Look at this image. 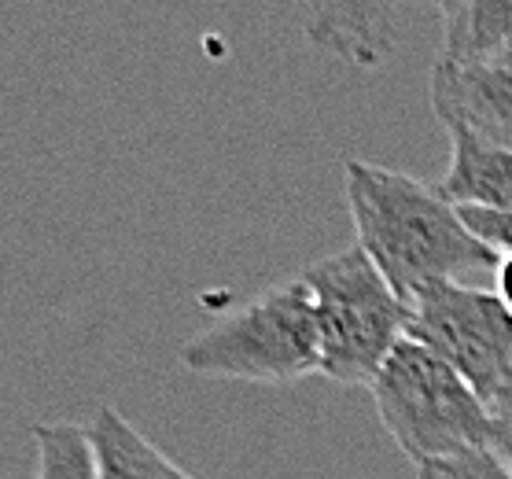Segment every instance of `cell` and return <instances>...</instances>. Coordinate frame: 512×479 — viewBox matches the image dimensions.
Segmentation results:
<instances>
[{"label":"cell","mask_w":512,"mask_h":479,"mask_svg":"<svg viewBox=\"0 0 512 479\" xmlns=\"http://www.w3.org/2000/svg\"><path fill=\"white\" fill-rule=\"evenodd\" d=\"M494 450H498L512 468V406H494Z\"/></svg>","instance_id":"obj_14"},{"label":"cell","mask_w":512,"mask_h":479,"mask_svg":"<svg viewBox=\"0 0 512 479\" xmlns=\"http://www.w3.org/2000/svg\"><path fill=\"white\" fill-rule=\"evenodd\" d=\"M443 59L512 63V0H457L443 12Z\"/></svg>","instance_id":"obj_10"},{"label":"cell","mask_w":512,"mask_h":479,"mask_svg":"<svg viewBox=\"0 0 512 479\" xmlns=\"http://www.w3.org/2000/svg\"><path fill=\"white\" fill-rule=\"evenodd\" d=\"M343 185L358 247L373 258L402 303L413 306V299L435 284L483 288L487 277H498L501 258L468 233L439 188L365 159H347Z\"/></svg>","instance_id":"obj_1"},{"label":"cell","mask_w":512,"mask_h":479,"mask_svg":"<svg viewBox=\"0 0 512 479\" xmlns=\"http://www.w3.org/2000/svg\"><path fill=\"white\" fill-rule=\"evenodd\" d=\"M450 166L439 192L454 207H512V144L450 133Z\"/></svg>","instance_id":"obj_8"},{"label":"cell","mask_w":512,"mask_h":479,"mask_svg":"<svg viewBox=\"0 0 512 479\" xmlns=\"http://www.w3.org/2000/svg\"><path fill=\"white\" fill-rule=\"evenodd\" d=\"M181 365L196 376L247 384H295L321 373V332L306 281L291 277L218 317L181 347Z\"/></svg>","instance_id":"obj_3"},{"label":"cell","mask_w":512,"mask_h":479,"mask_svg":"<svg viewBox=\"0 0 512 479\" xmlns=\"http://www.w3.org/2000/svg\"><path fill=\"white\" fill-rule=\"evenodd\" d=\"M37 479H100L89 424H37Z\"/></svg>","instance_id":"obj_11"},{"label":"cell","mask_w":512,"mask_h":479,"mask_svg":"<svg viewBox=\"0 0 512 479\" xmlns=\"http://www.w3.org/2000/svg\"><path fill=\"white\" fill-rule=\"evenodd\" d=\"M417 479H512V468L494 446H479V450H468V454L420 465Z\"/></svg>","instance_id":"obj_12"},{"label":"cell","mask_w":512,"mask_h":479,"mask_svg":"<svg viewBox=\"0 0 512 479\" xmlns=\"http://www.w3.org/2000/svg\"><path fill=\"white\" fill-rule=\"evenodd\" d=\"M398 0H306V37L350 67H380L395 48Z\"/></svg>","instance_id":"obj_7"},{"label":"cell","mask_w":512,"mask_h":479,"mask_svg":"<svg viewBox=\"0 0 512 479\" xmlns=\"http://www.w3.org/2000/svg\"><path fill=\"white\" fill-rule=\"evenodd\" d=\"M494 292H498V299L512 310V255L501 258L498 266V277H494Z\"/></svg>","instance_id":"obj_15"},{"label":"cell","mask_w":512,"mask_h":479,"mask_svg":"<svg viewBox=\"0 0 512 479\" xmlns=\"http://www.w3.org/2000/svg\"><path fill=\"white\" fill-rule=\"evenodd\" d=\"M461 222L498 258L512 255V207H457Z\"/></svg>","instance_id":"obj_13"},{"label":"cell","mask_w":512,"mask_h":479,"mask_svg":"<svg viewBox=\"0 0 512 479\" xmlns=\"http://www.w3.org/2000/svg\"><path fill=\"white\" fill-rule=\"evenodd\" d=\"M398 4H431V8H439V15L450 12L457 0H398Z\"/></svg>","instance_id":"obj_16"},{"label":"cell","mask_w":512,"mask_h":479,"mask_svg":"<svg viewBox=\"0 0 512 479\" xmlns=\"http://www.w3.org/2000/svg\"><path fill=\"white\" fill-rule=\"evenodd\" d=\"M89 435L96 446L100 479H196L185 468L137 432V424L126 421L115 406H96L89 417Z\"/></svg>","instance_id":"obj_9"},{"label":"cell","mask_w":512,"mask_h":479,"mask_svg":"<svg viewBox=\"0 0 512 479\" xmlns=\"http://www.w3.org/2000/svg\"><path fill=\"white\" fill-rule=\"evenodd\" d=\"M501 402H505V406H512V384H509V391H505V398H501ZM498 402V406H501Z\"/></svg>","instance_id":"obj_17"},{"label":"cell","mask_w":512,"mask_h":479,"mask_svg":"<svg viewBox=\"0 0 512 479\" xmlns=\"http://www.w3.org/2000/svg\"><path fill=\"white\" fill-rule=\"evenodd\" d=\"M431 111L446 133H472L512 144V63H454L431 67Z\"/></svg>","instance_id":"obj_6"},{"label":"cell","mask_w":512,"mask_h":479,"mask_svg":"<svg viewBox=\"0 0 512 479\" xmlns=\"http://www.w3.org/2000/svg\"><path fill=\"white\" fill-rule=\"evenodd\" d=\"M369 391L387 435L417 468L494 446V406L417 339L398 343Z\"/></svg>","instance_id":"obj_2"},{"label":"cell","mask_w":512,"mask_h":479,"mask_svg":"<svg viewBox=\"0 0 512 479\" xmlns=\"http://www.w3.org/2000/svg\"><path fill=\"white\" fill-rule=\"evenodd\" d=\"M409 339L424 343L498 406L512 384V310L479 284H435L409 306Z\"/></svg>","instance_id":"obj_5"},{"label":"cell","mask_w":512,"mask_h":479,"mask_svg":"<svg viewBox=\"0 0 512 479\" xmlns=\"http://www.w3.org/2000/svg\"><path fill=\"white\" fill-rule=\"evenodd\" d=\"M321 332V376L373 387L384 362L409 336V303L358 244L303 269Z\"/></svg>","instance_id":"obj_4"}]
</instances>
